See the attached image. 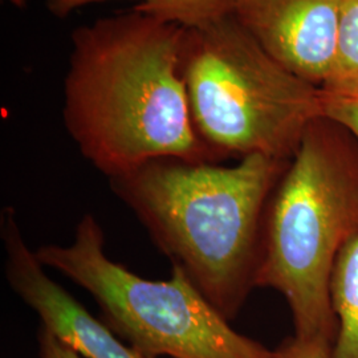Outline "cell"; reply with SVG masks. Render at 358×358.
Returning a JSON list of instances; mask_svg holds the SVG:
<instances>
[{"label":"cell","instance_id":"1","mask_svg":"<svg viewBox=\"0 0 358 358\" xmlns=\"http://www.w3.org/2000/svg\"><path fill=\"white\" fill-rule=\"evenodd\" d=\"M183 38V27L134 10L73 31L65 129L108 179L158 158L219 164L192 121Z\"/></svg>","mask_w":358,"mask_h":358},{"label":"cell","instance_id":"2","mask_svg":"<svg viewBox=\"0 0 358 358\" xmlns=\"http://www.w3.org/2000/svg\"><path fill=\"white\" fill-rule=\"evenodd\" d=\"M289 162L250 155L222 166L158 158L109 186L158 250L231 321L256 288L263 217Z\"/></svg>","mask_w":358,"mask_h":358},{"label":"cell","instance_id":"3","mask_svg":"<svg viewBox=\"0 0 358 358\" xmlns=\"http://www.w3.org/2000/svg\"><path fill=\"white\" fill-rule=\"evenodd\" d=\"M358 238V142L341 124L320 115L269 196L263 217L256 288L287 301L294 336L333 344V269Z\"/></svg>","mask_w":358,"mask_h":358},{"label":"cell","instance_id":"4","mask_svg":"<svg viewBox=\"0 0 358 358\" xmlns=\"http://www.w3.org/2000/svg\"><path fill=\"white\" fill-rule=\"evenodd\" d=\"M182 68L194 125L219 164L291 161L322 115L321 88L273 59L232 15L185 28Z\"/></svg>","mask_w":358,"mask_h":358},{"label":"cell","instance_id":"5","mask_svg":"<svg viewBox=\"0 0 358 358\" xmlns=\"http://www.w3.org/2000/svg\"><path fill=\"white\" fill-rule=\"evenodd\" d=\"M36 255L92 294L103 322L145 358H278L235 331L179 267L166 280H149L110 260L92 214L77 223L72 243L44 244Z\"/></svg>","mask_w":358,"mask_h":358},{"label":"cell","instance_id":"6","mask_svg":"<svg viewBox=\"0 0 358 358\" xmlns=\"http://www.w3.org/2000/svg\"><path fill=\"white\" fill-rule=\"evenodd\" d=\"M6 279L19 299L41 321L43 329L84 358H145L125 344L103 320L52 280L24 241L13 207L0 214Z\"/></svg>","mask_w":358,"mask_h":358},{"label":"cell","instance_id":"7","mask_svg":"<svg viewBox=\"0 0 358 358\" xmlns=\"http://www.w3.org/2000/svg\"><path fill=\"white\" fill-rule=\"evenodd\" d=\"M341 0H234L232 16L296 76L322 88L336 50Z\"/></svg>","mask_w":358,"mask_h":358},{"label":"cell","instance_id":"8","mask_svg":"<svg viewBox=\"0 0 358 358\" xmlns=\"http://www.w3.org/2000/svg\"><path fill=\"white\" fill-rule=\"evenodd\" d=\"M331 301L337 321L332 358H358V238L346 244L336 262Z\"/></svg>","mask_w":358,"mask_h":358},{"label":"cell","instance_id":"9","mask_svg":"<svg viewBox=\"0 0 358 358\" xmlns=\"http://www.w3.org/2000/svg\"><path fill=\"white\" fill-rule=\"evenodd\" d=\"M109 0H45L56 17H66L85 6ZM134 11L183 28L205 27L232 15L234 0H136Z\"/></svg>","mask_w":358,"mask_h":358},{"label":"cell","instance_id":"10","mask_svg":"<svg viewBox=\"0 0 358 358\" xmlns=\"http://www.w3.org/2000/svg\"><path fill=\"white\" fill-rule=\"evenodd\" d=\"M321 90L358 92V0H341L332 68Z\"/></svg>","mask_w":358,"mask_h":358},{"label":"cell","instance_id":"11","mask_svg":"<svg viewBox=\"0 0 358 358\" xmlns=\"http://www.w3.org/2000/svg\"><path fill=\"white\" fill-rule=\"evenodd\" d=\"M322 115L341 124L358 142V92L328 93L322 90Z\"/></svg>","mask_w":358,"mask_h":358},{"label":"cell","instance_id":"12","mask_svg":"<svg viewBox=\"0 0 358 358\" xmlns=\"http://www.w3.org/2000/svg\"><path fill=\"white\" fill-rule=\"evenodd\" d=\"M332 343L321 338L292 336L276 349L278 358H332Z\"/></svg>","mask_w":358,"mask_h":358},{"label":"cell","instance_id":"13","mask_svg":"<svg viewBox=\"0 0 358 358\" xmlns=\"http://www.w3.org/2000/svg\"><path fill=\"white\" fill-rule=\"evenodd\" d=\"M38 358H81L51 333L40 328L38 333Z\"/></svg>","mask_w":358,"mask_h":358},{"label":"cell","instance_id":"14","mask_svg":"<svg viewBox=\"0 0 358 358\" xmlns=\"http://www.w3.org/2000/svg\"><path fill=\"white\" fill-rule=\"evenodd\" d=\"M8 1L13 4V7H16V8H19V10L24 8L27 6V3H28V0H8Z\"/></svg>","mask_w":358,"mask_h":358}]
</instances>
